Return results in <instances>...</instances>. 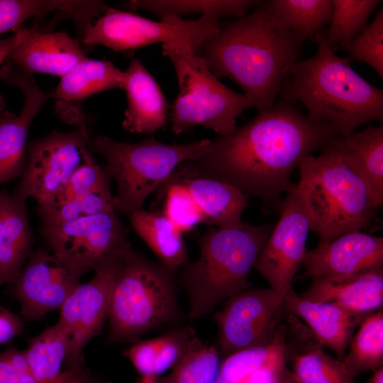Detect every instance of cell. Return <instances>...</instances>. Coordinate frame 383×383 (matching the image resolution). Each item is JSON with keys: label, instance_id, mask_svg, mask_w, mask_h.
Segmentation results:
<instances>
[{"label": "cell", "instance_id": "29", "mask_svg": "<svg viewBox=\"0 0 383 383\" xmlns=\"http://www.w3.org/2000/svg\"><path fill=\"white\" fill-rule=\"evenodd\" d=\"M286 329L281 324L272 342L240 350L227 356L215 383H240L255 372L287 366Z\"/></svg>", "mask_w": 383, "mask_h": 383}, {"label": "cell", "instance_id": "31", "mask_svg": "<svg viewBox=\"0 0 383 383\" xmlns=\"http://www.w3.org/2000/svg\"><path fill=\"white\" fill-rule=\"evenodd\" d=\"M260 2L255 0H134L128 2V6L133 10L152 12L161 19L192 13L238 18Z\"/></svg>", "mask_w": 383, "mask_h": 383}, {"label": "cell", "instance_id": "19", "mask_svg": "<svg viewBox=\"0 0 383 383\" xmlns=\"http://www.w3.org/2000/svg\"><path fill=\"white\" fill-rule=\"evenodd\" d=\"M87 58L79 43L65 32L26 28L23 39L4 63L29 74L38 72L62 77Z\"/></svg>", "mask_w": 383, "mask_h": 383}, {"label": "cell", "instance_id": "7", "mask_svg": "<svg viewBox=\"0 0 383 383\" xmlns=\"http://www.w3.org/2000/svg\"><path fill=\"white\" fill-rule=\"evenodd\" d=\"M211 140L167 144L155 138L130 143L105 135L89 139V148L101 155L117 184L115 210L125 214L143 209L145 199L182 163L197 159Z\"/></svg>", "mask_w": 383, "mask_h": 383}, {"label": "cell", "instance_id": "27", "mask_svg": "<svg viewBox=\"0 0 383 383\" xmlns=\"http://www.w3.org/2000/svg\"><path fill=\"white\" fill-rule=\"evenodd\" d=\"M199 340L192 326L175 328L160 336L134 343L125 355L141 377L157 378L172 369Z\"/></svg>", "mask_w": 383, "mask_h": 383}, {"label": "cell", "instance_id": "26", "mask_svg": "<svg viewBox=\"0 0 383 383\" xmlns=\"http://www.w3.org/2000/svg\"><path fill=\"white\" fill-rule=\"evenodd\" d=\"M299 295L309 301L332 302L351 312L369 315L382 307L383 268L343 282L315 277Z\"/></svg>", "mask_w": 383, "mask_h": 383}, {"label": "cell", "instance_id": "45", "mask_svg": "<svg viewBox=\"0 0 383 383\" xmlns=\"http://www.w3.org/2000/svg\"><path fill=\"white\" fill-rule=\"evenodd\" d=\"M1 110H2V101H1V100L0 99V118H1V115H2V113H3V112L1 111Z\"/></svg>", "mask_w": 383, "mask_h": 383}, {"label": "cell", "instance_id": "18", "mask_svg": "<svg viewBox=\"0 0 383 383\" xmlns=\"http://www.w3.org/2000/svg\"><path fill=\"white\" fill-rule=\"evenodd\" d=\"M125 79L124 72L112 62L87 57L60 77L50 98L55 99L56 113L65 123L80 126L85 124L82 102L104 91L123 89Z\"/></svg>", "mask_w": 383, "mask_h": 383}, {"label": "cell", "instance_id": "16", "mask_svg": "<svg viewBox=\"0 0 383 383\" xmlns=\"http://www.w3.org/2000/svg\"><path fill=\"white\" fill-rule=\"evenodd\" d=\"M302 277L335 282L355 279L383 268V238L360 231L345 233L306 250Z\"/></svg>", "mask_w": 383, "mask_h": 383}, {"label": "cell", "instance_id": "15", "mask_svg": "<svg viewBox=\"0 0 383 383\" xmlns=\"http://www.w3.org/2000/svg\"><path fill=\"white\" fill-rule=\"evenodd\" d=\"M86 272L68 265L45 249L32 252L11 283L23 317L38 320L60 309Z\"/></svg>", "mask_w": 383, "mask_h": 383}, {"label": "cell", "instance_id": "24", "mask_svg": "<svg viewBox=\"0 0 383 383\" xmlns=\"http://www.w3.org/2000/svg\"><path fill=\"white\" fill-rule=\"evenodd\" d=\"M33 245L26 201L0 190V286L13 281Z\"/></svg>", "mask_w": 383, "mask_h": 383}, {"label": "cell", "instance_id": "17", "mask_svg": "<svg viewBox=\"0 0 383 383\" xmlns=\"http://www.w3.org/2000/svg\"><path fill=\"white\" fill-rule=\"evenodd\" d=\"M0 75L8 83L19 88L24 96L18 115L3 112L0 118V184L21 177L27 164L26 139L30 125L50 93L43 91L33 74L4 65Z\"/></svg>", "mask_w": 383, "mask_h": 383}, {"label": "cell", "instance_id": "23", "mask_svg": "<svg viewBox=\"0 0 383 383\" xmlns=\"http://www.w3.org/2000/svg\"><path fill=\"white\" fill-rule=\"evenodd\" d=\"M25 353L39 383H94L92 374L84 367L70 366L69 340L57 323L32 338Z\"/></svg>", "mask_w": 383, "mask_h": 383}, {"label": "cell", "instance_id": "5", "mask_svg": "<svg viewBox=\"0 0 383 383\" xmlns=\"http://www.w3.org/2000/svg\"><path fill=\"white\" fill-rule=\"evenodd\" d=\"M296 185L308 213L310 230L320 240L368 227L377 210L363 181L328 144L321 154L299 163Z\"/></svg>", "mask_w": 383, "mask_h": 383}, {"label": "cell", "instance_id": "33", "mask_svg": "<svg viewBox=\"0 0 383 383\" xmlns=\"http://www.w3.org/2000/svg\"><path fill=\"white\" fill-rule=\"evenodd\" d=\"M379 0H333L330 27L324 35L329 45L347 50L353 40L365 28Z\"/></svg>", "mask_w": 383, "mask_h": 383}, {"label": "cell", "instance_id": "1", "mask_svg": "<svg viewBox=\"0 0 383 383\" xmlns=\"http://www.w3.org/2000/svg\"><path fill=\"white\" fill-rule=\"evenodd\" d=\"M337 135L328 125L311 121L282 99L211 140L197 159L181 164L176 172L223 182L280 211L281 196L293 185L294 170Z\"/></svg>", "mask_w": 383, "mask_h": 383}, {"label": "cell", "instance_id": "8", "mask_svg": "<svg viewBox=\"0 0 383 383\" xmlns=\"http://www.w3.org/2000/svg\"><path fill=\"white\" fill-rule=\"evenodd\" d=\"M162 54L172 64L179 84L170 115L176 135L195 126L211 129L218 135L228 134L236 128V118L252 107L245 94L221 83L199 54L167 45H162Z\"/></svg>", "mask_w": 383, "mask_h": 383}, {"label": "cell", "instance_id": "11", "mask_svg": "<svg viewBox=\"0 0 383 383\" xmlns=\"http://www.w3.org/2000/svg\"><path fill=\"white\" fill-rule=\"evenodd\" d=\"M40 232L60 260L87 272L133 249L128 229L115 211L60 223H41Z\"/></svg>", "mask_w": 383, "mask_h": 383}, {"label": "cell", "instance_id": "4", "mask_svg": "<svg viewBox=\"0 0 383 383\" xmlns=\"http://www.w3.org/2000/svg\"><path fill=\"white\" fill-rule=\"evenodd\" d=\"M274 226L241 221L229 228L211 226L198 240L199 256L182 266L181 281L189 298L188 318L211 313L223 300L249 288L250 270Z\"/></svg>", "mask_w": 383, "mask_h": 383}, {"label": "cell", "instance_id": "37", "mask_svg": "<svg viewBox=\"0 0 383 383\" xmlns=\"http://www.w3.org/2000/svg\"><path fill=\"white\" fill-rule=\"evenodd\" d=\"M163 187L166 191L163 213L182 233L204 223L201 211L182 184L167 180L161 186Z\"/></svg>", "mask_w": 383, "mask_h": 383}, {"label": "cell", "instance_id": "34", "mask_svg": "<svg viewBox=\"0 0 383 383\" xmlns=\"http://www.w3.org/2000/svg\"><path fill=\"white\" fill-rule=\"evenodd\" d=\"M292 372L295 383H355L344 362L321 345L294 355Z\"/></svg>", "mask_w": 383, "mask_h": 383}, {"label": "cell", "instance_id": "25", "mask_svg": "<svg viewBox=\"0 0 383 383\" xmlns=\"http://www.w3.org/2000/svg\"><path fill=\"white\" fill-rule=\"evenodd\" d=\"M167 180L182 184L204 217V223L218 228L237 226L248 204V196L223 182L201 177H188L175 171Z\"/></svg>", "mask_w": 383, "mask_h": 383}, {"label": "cell", "instance_id": "40", "mask_svg": "<svg viewBox=\"0 0 383 383\" xmlns=\"http://www.w3.org/2000/svg\"><path fill=\"white\" fill-rule=\"evenodd\" d=\"M0 383H39L32 373L25 351L10 348L0 353Z\"/></svg>", "mask_w": 383, "mask_h": 383}, {"label": "cell", "instance_id": "32", "mask_svg": "<svg viewBox=\"0 0 383 383\" xmlns=\"http://www.w3.org/2000/svg\"><path fill=\"white\" fill-rule=\"evenodd\" d=\"M342 361L355 377L362 372L383 367V312L365 317L348 345Z\"/></svg>", "mask_w": 383, "mask_h": 383}, {"label": "cell", "instance_id": "13", "mask_svg": "<svg viewBox=\"0 0 383 383\" xmlns=\"http://www.w3.org/2000/svg\"><path fill=\"white\" fill-rule=\"evenodd\" d=\"M280 213L252 268L284 298L292 288L295 274L303 262L310 230L308 213L296 184L286 193Z\"/></svg>", "mask_w": 383, "mask_h": 383}, {"label": "cell", "instance_id": "14", "mask_svg": "<svg viewBox=\"0 0 383 383\" xmlns=\"http://www.w3.org/2000/svg\"><path fill=\"white\" fill-rule=\"evenodd\" d=\"M128 252L95 270L93 277L79 284L60 309L57 323L65 331L69 340L70 366H84V347L101 334L108 318L113 283Z\"/></svg>", "mask_w": 383, "mask_h": 383}, {"label": "cell", "instance_id": "41", "mask_svg": "<svg viewBox=\"0 0 383 383\" xmlns=\"http://www.w3.org/2000/svg\"><path fill=\"white\" fill-rule=\"evenodd\" d=\"M23 328V321L16 314L0 306V345L8 342Z\"/></svg>", "mask_w": 383, "mask_h": 383}, {"label": "cell", "instance_id": "2", "mask_svg": "<svg viewBox=\"0 0 383 383\" xmlns=\"http://www.w3.org/2000/svg\"><path fill=\"white\" fill-rule=\"evenodd\" d=\"M301 44L278 22L267 1L221 27L199 55L216 77L233 80L260 113L277 101Z\"/></svg>", "mask_w": 383, "mask_h": 383}, {"label": "cell", "instance_id": "20", "mask_svg": "<svg viewBox=\"0 0 383 383\" xmlns=\"http://www.w3.org/2000/svg\"><path fill=\"white\" fill-rule=\"evenodd\" d=\"M284 309L303 319L319 345L332 350L340 360L354 329L368 316L351 312L335 303L305 299L292 288L284 297Z\"/></svg>", "mask_w": 383, "mask_h": 383}, {"label": "cell", "instance_id": "28", "mask_svg": "<svg viewBox=\"0 0 383 383\" xmlns=\"http://www.w3.org/2000/svg\"><path fill=\"white\" fill-rule=\"evenodd\" d=\"M128 216L133 231L158 257L160 262L177 270L189 261L182 232L163 212L141 209Z\"/></svg>", "mask_w": 383, "mask_h": 383}, {"label": "cell", "instance_id": "38", "mask_svg": "<svg viewBox=\"0 0 383 383\" xmlns=\"http://www.w3.org/2000/svg\"><path fill=\"white\" fill-rule=\"evenodd\" d=\"M349 61L365 62L383 78V10L353 40L348 48Z\"/></svg>", "mask_w": 383, "mask_h": 383}, {"label": "cell", "instance_id": "22", "mask_svg": "<svg viewBox=\"0 0 383 383\" xmlns=\"http://www.w3.org/2000/svg\"><path fill=\"white\" fill-rule=\"evenodd\" d=\"M328 145L367 186L376 209L383 204V126H370L345 136H335Z\"/></svg>", "mask_w": 383, "mask_h": 383}, {"label": "cell", "instance_id": "10", "mask_svg": "<svg viewBox=\"0 0 383 383\" xmlns=\"http://www.w3.org/2000/svg\"><path fill=\"white\" fill-rule=\"evenodd\" d=\"M89 143L85 124L28 143L26 167L12 194L24 201L35 199L38 208L52 205L72 174L94 159Z\"/></svg>", "mask_w": 383, "mask_h": 383}, {"label": "cell", "instance_id": "12", "mask_svg": "<svg viewBox=\"0 0 383 383\" xmlns=\"http://www.w3.org/2000/svg\"><path fill=\"white\" fill-rule=\"evenodd\" d=\"M226 300L213 316L223 355L274 340L281 325L283 297L270 288H248Z\"/></svg>", "mask_w": 383, "mask_h": 383}, {"label": "cell", "instance_id": "3", "mask_svg": "<svg viewBox=\"0 0 383 383\" xmlns=\"http://www.w3.org/2000/svg\"><path fill=\"white\" fill-rule=\"evenodd\" d=\"M315 39L316 54L287 70L282 99L301 101L309 119L328 125L340 136L368 122H382V89L359 75L348 58L338 56L324 35L319 33Z\"/></svg>", "mask_w": 383, "mask_h": 383}, {"label": "cell", "instance_id": "9", "mask_svg": "<svg viewBox=\"0 0 383 383\" xmlns=\"http://www.w3.org/2000/svg\"><path fill=\"white\" fill-rule=\"evenodd\" d=\"M221 28L219 18L212 15L195 20L171 16L155 21L109 7L82 33L84 44L101 45L114 52L162 43L199 54L203 45Z\"/></svg>", "mask_w": 383, "mask_h": 383}, {"label": "cell", "instance_id": "21", "mask_svg": "<svg viewBox=\"0 0 383 383\" xmlns=\"http://www.w3.org/2000/svg\"><path fill=\"white\" fill-rule=\"evenodd\" d=\"M124 74L128 106L122 127L131 133L152 134L166 124L168 101L140 60L133 58Z\"/></svg>", "mask_w": 383, "mask_h": 383}, {"label": "cell", "instance_id": "43", "mask_svg": "<svg viewBox=\"0 0 383 383\" xmlns=\"http://www.w3.org/2000/svg\"><path fill=\"white\" fill-rule=\"evenodd\" d=\"M366 383H383V367L373 371Z\"/></svg>", "mask_w": 383, "mask_h": 383}, {"label": "cell", "instance_id": "44", "mask_svg": "<svg viewBox=\"0 0 383 383\" xmlns=\"http://www.w3.org/2000/svg\"><path fill=\"white\" fill-rule=\"evenodd\" d=\"M139 383H160L157 378L141 377Z\"/></svg>", "mask_w": 383, "mask_h": 383}, {"label": "cell", "instance_id": "42", "mask_svg": "<svg viewBox=\"0 0 383 383\" xmlns=\"http://www.w3.org/2000/svg\"><path fill=\"white\" fill-rule=\"evenodd\" d=\"M26 28L22 25L15 28L12 35L0 40V67L10 52L23 39Z\"/></svg>", "mask_w": 383, "mask_h": 383}, {"label": "cell", "instance_id": "36", "mask_svg": "<svg viewBox=\"0 0 383 383\" xmlns=\"http://www.w3.org/2000/svg\"><path fill=\"white\" fill-rule=\"evenodd\" d=\"M115 211L111 192H91L48 207L38 208L42 223H60Z\"/></svg>", "mask_w": 383, "mask_h": 383}, {"label": "cell", "instance_id": "6", "mask_svg": "<svg viewBox=\"0 0 383 383\" xmlns=\"http://www.w3.org/2000/svg\"><path fill=\"white\" fill-rule=\"evenodd\" d=\"M176 272L133 249L126 255L111 294L109 341L134 343L145 333L181 318Z\"/></svg>", "mask_w": 383, "mask_h": 383}, {"label": "cell", "instance_id": "35", "mask_svg": "<svg viewBox=\"0 0 383 383\" xmlns=\"http://www.w3.org/2000/svg\"><path fill=\"white\" fill-rule=\"evenodd\" d=\"M220 364L216 348L199 340L168 374L157 379L160 383H215Z\"/></svg>", "mask_w": 383, "mask_h": 383}, {"label": "cell", "instance_id": "30", "mask_svg": "<svg viewBox=\"0 0 383 383\" xmlns=\"http://www.w3.org/2000/svg\"><path fill=\"white\" fill-rule=\"evenodd\" d=\"M278 22L303 43L315 37L332 17L331 0L268 1Z\"/></svg>", "mask_w": 383, "mask_h": 383}, {"label": "cell", "instance_id": "39", "mask_svg": "<svg viewBox=\"0 0 383 383\" xmlns=\"http://www.w3.org/2000/svg\"><path fill=\"white\" fill-rule=\"evenodd\" d=\"M111 178L106 166L99 165L92 159L72 174L52 205L88 192H111Z\"/></svg>", "mask_w": 383, "mask_h": 383}]
</instances>
